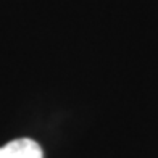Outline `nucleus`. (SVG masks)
Returning <instances> with one entry per match:
<instances>
[{
  "label": "nucleus",
  "instance_id": "nucleus-1",
  "mask_svg": "<svg viewBox=\"0 0 158 158\" xmlns=\"http://www.w3.org/2000/svg\"><path fill=\"white\" fill-rule=\"evenodd\" d=\"M0 158H42V148L35 140L21 137L0 147Z\"/></svg>",
  "mask_w": 158,
  "mask_h": 158
}]
</instances>
